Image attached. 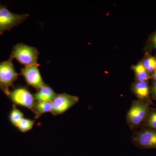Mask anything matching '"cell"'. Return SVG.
I'll list each match as a JSON object with an SVG mask.
<instances>
[{
    "label": "cell",
    "mask_w": 156,
    "mask_h": 156,
    "mask_svg": "<svg viewBox=\"0 0 156 156\" xmlns=\"http://www.w3.org/2000/svg\"><path fill=\"white\" fill-rule=\"evenodd\" d=\"M151 78L154 81H156V69L151 74Z\"/></svg>",
    "instance_id": "cell-19"
},
{
    "label": "cell",
    "mask_w": 156,
    "mask_h": 156,
    "mask_svg": "<svg viewBox=\"0 0 156 156\" xmlns=\"http://www.w3.org/2000/svg\"><path fill=\"white\" fill-rule=\"evenodd\" d=\"M135 76V81H148L151 78L150 74L143 65L141 62L133 66Z\"/></svg>",
    "instance_id": "cell-12"
},
{
    "label": "cell",
    "mask_w": 156,
    "mask_h": 156,
    "mask_svg": "<svg viewBox=\"0 0 156 156\" xmlns=\"http://www.w3.org/2000/svg\"><path fill=\"white\" fill-rule=\"evenodd\" d=\"M131 142L141 149H156V130L145 128L135 130L131 137Z\"/></svg>",
    "instance_id": "cell-4"
},
{
    "label": "cell",
    "mask_w": 156,
    "mask_h": 156,
    "mask_svg": "<svg viewBox=\"0 0 156 156\" xmlns=\"http://www.w3.org/2000/svg\"><path fill=\"white\" fill-rule=\"evenodd\" d=\"M28 16L27 14L12 13L6 6L0 3V35L22 23Z\"/></svg>",
    "instance_id": "cell-3"
},
{
    "label": "cell",
    "mask_w": 156,
    "mask_h": 156,
    "mask_svg": "<svg viewBox=\"0 0 156 156\" xmlns=\"http://www.w3.org/2000/svg\"><path fill=\"white\" fill-rule=\"evenodd\" d=\"M39 53L36 48L25 44H18L13 47L10 59H16L25 67L37 64Z\"/></svg>",
    "instance_id": "cell-2"
},
{
    "label": "cell",
    "mask_w": 156,
    "mask_h": 156,
    "mask_svg": "<svg viewBox=\"0 0 156 156\" xmlns=\"http://www.w3.org/2000/svg\"><path fill=\"white\" fill-rule=\"evenodd\" d=\"M144 128L156 130V108H151L143 124Z\"/></svg>",
    "instance_id": "cell-14"
},
{
    "label": "cell",
    "mask_w": 156,
    "mask_h": 156,
    "mask_svg": "<svg viewBox=\"0 0 156 156\" xmlns=\"http://www.w3.org/2000/svg\"><path fill=\"white\" fill-rule=\"evenodd\" d=\"M7 96L14 105L23 107L31 111L36 102L34 95L24 87H19L10 91Z\"/></svg>",
    "instance_id": "cell-5"
},
{
    "label": "cell",
    "mask_w": 156,
    "mask_h": 156,
    "mask_svg": "<svg viewBox=\"0 0 156 156\" xmlns=\"http://www.w3.org/2000/svg\"><path fill=\"white\" fill-rule=\"evenodd\" d=\"M147 53H150L153 50L156 51V31L154 33L148 40L146 46Z\"/></svg>",
    "instance_id": "cell-17"
},
{
    "label": "cell",
    "mask_w": 156,
    "mask_h": 156,
    "mask_svg": "<svg viewBox=\"0 0 156 156\" xmlns=\"http://www.w3.org/2000/svg\"><path fill=\"white\" fill-rule=\"evenodd\" d=\"M18 75L12 63V59L9 58L0 62V80L5 89L7 96L10 92L9 88L13 87L14 82L18 79Z\"/></svg>",
    "instance_id": "cell-7"
},
{
    "label": "cell",
    "mask_w": 156,
    "mask_h": 156,
    "mask_svg": "<svg viewBox=\"0 0 156 156\" xmlns=\"http://www.w3.org/2000/svg\"><path fill=\"white\" fill-rule=\"evenodd\" d=\"M0 89H1L2 91H3V92H4L5 94H6V91L5 89V88L3 87L2 82H1V80H0Z\"/></svg>",
    "instance_id": "cell-20"
},
{
    "label": "cell",
    "mask_w": 156,
    "mask_h": 156,
    "mask_svg": "<svg viewBox=\"0 0 156 156\" xmlns=\"http://www.w3.org/2000/svg\"><path fill=\"white\" fill-rule=\"evenodd\" d=\"M131 90L137 100L152 105L151 100V86L148 81H135L132 84Z\"/></svg>",
    "instance_id": "cell-9"
},
{
    "label": "cell",
    "mask_w": 156,
    "mask_h": 156,
    "mask_svg": "<svg viewBox=\"0 0 156 156\" xmlns=\"http://www.w3.org/2000/svg\"><path fill=\"white\" fill-rule=\"evenodd\" d=\"M151 105L137 99L132 102L126 115V122L131 130H135L143 125L149 112Z\"/></svg>",
    "instance_id": "cell-1"
},
{
    "label": "cell",
    "mask_w": 156,
    "mask_h": 156,
    "mask_svg": "<svg viewBox=\"0 0 156 156\" xmlns=\"http://www.w3.org/2000/svg\"><path fill=\"white\" fill-rule=\"evenodd\" d=\"M78 96L69 95L66 93L57 94L52 101L53 109L51 113L53 116L63 114L78 103Z\"/></svg>",
    "instance_id": "cell-6"
},
{
    "label": "cell",
    "mask_w": 156,
    "mask_h": 156,
    "mask_svg": "<svg viewBox=\"0 0 156 156\" xmlns=\"http://www.w3.org/2000/svg\"><path fill=\"white\" fill-rule=\"evenodd\" d=\"M53 109L52 101H36L32 111L35 115V118L39 119L43 114L51 112Z\"/></svg>",
    "instance_id": "cell-11"
},
{
    "label": "cell",
    "mask_w": 156,
    "mask_h": 156,
    "mask_svg": "<svg viewBox=\"0 0 156 156\" xmlns=\"http://www.w3.org/2000/svg\"><path fill=\"white\" fill-rule=\"evenodd\" d=\"M21 75L28 86L38 90L45 85L37 64L26 66L21 70Z\"/></svg>",
    "instance_id": "cell-8"
},
{
    "label": "cell",
    "mask_w": 156,
    "mask_h": 156,
    "mask_svg": "<svg viewBox=\"0 0 156 156\" xmlns=\"http://www.w3.org/2000/svg\"><path fill=\"white\" fill-rule=\"evenodd\" d=\"M34 121L28 119L23 118L20 121L16 127L23 133L30 131L33 128Z\"/></svg>",
    "instance_id": "cell-16"
},
{
    "label": "cell",
    "mask_w": 156,
    "mask_h": 156,
    "mask_svg": "<svg viewBox=\"0 0 156 156\" xmlns=\"http://www.w3.org/2000/svg\"><path fill=\"white\" fill-rule=\"evenodd\" d=\"M140 62L151 76L156 69V56H152L150 53H146Z\"/></svg>",
    "instance_id": "cell-13"
},
{
    "label": "cell",
    "mask_w": 156,
    "mask_h": 156,
    "mask_svg": "<svg viewBox=\"0 0 156 156\" xmlns=\"http://www.w3.org/2000/svg\"><path fill=\"white\" fill-rule=\"evenodd\" d=\"M24 118V115L21 111L13 105V107L9 115V119L11 124L16 127L20 120Z\"/></svg>",
    "instance_id": "cell-15"
},
{
    "label": "cell",
    "mask_w": 156,
    "mask_h": 156,
    "mask_svg": "<svg viewBox=\"0 0 156 156\" xmlns=\"http://www.w3.org/2000/svg\"><path fill=\"white\" fill-rule=\"evenodd\" d=\"M36 101H52L57 94L48 85H44L34 94Z\"/></svg>",
    "instance_id": "cell-10"
},
{
    "label": "cell",
    "mask_w": 156,
    "mask_h": 156,
    "mask_svg": "<svg viewBox=\"0 0 156 156\" xmlns=\"http://www.w3.org/2000/svg\"><path fill=\"white\" fill-rule=\"evenodd\" d=\"M150 86L151 97L156 101V81L152 80Z\"/></svg>",
    "instance_id": "cell-18"
}]
</instances>
